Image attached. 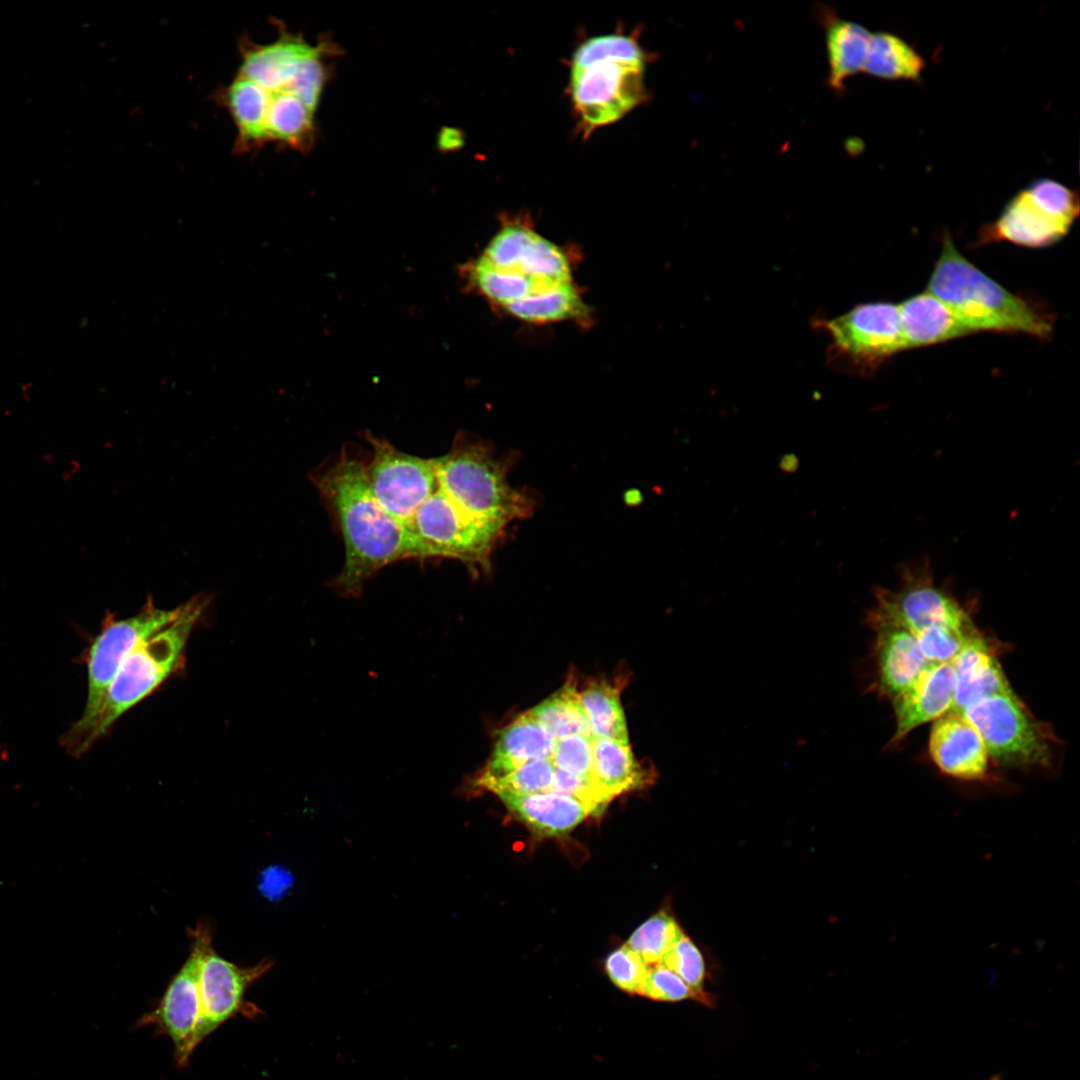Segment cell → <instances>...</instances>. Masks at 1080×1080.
I'll return each mask as SVG.
<instances>
[{"instance_id": "5bb4252c", "label": "cell", "mask_w": 1080, "mask_h": 1080, "mask_svg": "<svg viewBox=\"0 0 1080 1080\" xmlns=\"http://www.w3.org/2000/svg\"><path fill=\"white\" fill-rule=\"evenodd\" d=\"M198 949L195 944L186 962L169 982L157 1006L144 1014L136 1027L152 1026L154 1032L167 1036L174 1047L177 1066L185 1067L199 1046L197 1032Z\"/></svg>"}, {"instance_id": "e575fe53", "label": "cell", "mask_w": 1080, "mask_h": 1080, "mask_svg": "<svg viewBox=\"0 0 1080 1080\" xmlns=\"http://www.w3.org/2000/svg\"><path fill=\"white\" fill-rule=\"evenodd\" d=\"M658 964L676 973L696 993L701 992L705 978L704 958L686 935L668 950Z\"/></svg>"}, {"instance_id": "9c48e42d", "label": "cell", "mask_w": 1080, "mask_h": 1080, "mask_svg": "<svg viewBox=\"0 0 1080 1080\" xmlns=\"http://www.w3.org/2000/svg\"><path fill=\"white\" fill-rule=\"evenodd\" d=\"M410 529L429 558L453 559L482 573L491 570L492 554L505 533L466 513L439 488L417 509Z\"/></svg>"}, {"instance_id": "7402d4cb", "label": "cell", "mask_w": 1080, "mask_h": 1080, "mask_svg": "<svg viewBox=\"0 0 1080 1080\" xmlns=\"http://www.w3.org/2000/svg\"><path fill=\"white\" fill-rule=\"evenodd\" d=\"M555 739L526 712L498 733L485 767L475 777L473 786L500 778L521 765L540 758H550Z\"/></svg>"}, {"instance_id": "d6a6232c", "label": "cell", "mask_w": 1080, "mask_h": 1080, "mask_svg": "<svg viewBox=\"0 0 1080 1080\" xmlns=\"http://www.w3.org/2000/svg\"><path fill=\"white\" fill-rule=\"evenodd\" d=\"M555 766L550 758L529 761L510 773L475 785L494 794H534L550 791Z\"/></svg>"}, {"instance_id": "d4e9b609", "label": "cell", "mask_w": 1080, "mask_h": 1080, "mask_svg": "<svg viewBox=\"0 0 1080 1080\" xmlns=\"http://www.w3.org/2000/svg\"><path fill=\"white\" fill-rule=\"evenodd\" d=\"M649 777L634 758L629 744L594 738L592 778L610 800L642 787Z\"/></svg>"}, {"instance_id": "836d02e7", "label": "cell", "mask_w": 1080, "mask_h": 1080, "mask_svg": "<svg viewBox=\"0 0 1080 1080\" xmlns=\"http://www.w3.org/2000/svg\"><path fill=\"white\" fill-rule=\"evenodd\" d=\"M650 965L627 945L614 950L605 961V970L612 983L619 989L642 994Z\"/></svg>"}, {"instance_id": "8d00e7d4", "label": "cell", "mask_w": 1080, "mask_h": 1080, "mask_svg": "<svg viewBox=\"0 0 1080 1080\" xmlns=\"http://www.w3.org/2000/svg\"><path fill=\"white\" fill-rule=\"evenodd\" d=\"M657 1001H682L697 995L676 973L661 964L650 965L642 994Z\"/></svg>"}, {"instance_id": "9a60e30c", "label": "cell", "mask_w": 1080, "mask_h": 1080, "mask_svg": "<svg viewBox=\"0 0 1080 1080\" xmlns=\"http://www.w3.org/2000/svg\"><path fill=\"white\" fill-rule=\"evenodd\" d=\"M481 256L494 266L526 276L572 281L563 250L525 224L503 225Z\"/></svg>"}, {"instance_id": "277c9868", "label": "cell", "mask_w": 1080, "mask_h": 1080, "mask_svg": "<svg viewBox=\"0 0 1080 1080\" xmlns=\"http://www.w3.org/2000/svg\"><path fill=\"white\" fill-rule=\"evenodd\" d=\"M644 55L620 34L593 37L576 50L570 74L575 110L586 129L621 119L645 97Z\"/></svg>"}, {"instance_id": "44dd1931", "label": "cell", "mask_w": 1080, "mask_h": 1080, "mask_svg": "<svg viewBox=\"0 0 1080 1080\" xmlns=\"http://www.w3.org/2000/svg\"><path fill=\"white\" fill-rule=\"evenodd\" d=\"M954 670V711L1010 689L992 646L978 633L951 661Z\"/></svg>"}, {"instance_id": "4fadbf2b", "label": "cell", "mask_w": 1080, "mask_h": 1080, "mask_svg": "<svg viewBox=\"0 0 1080 1080\" xmlns=\"http://www.w3.org/2000/svg\"><path fill=\"white\" fill-rule=\"evenodd\" d=\"M832 350L861 371L878 368L896 353L906 350L898 305L870 302L824 323Z\"/></svg>"}, {"instance_id": "74e56055", "label": "cell", "mask_w": 1080, "mask_h": 1080, "mask_svg": "<svg viewBox=\"0 0 1080 1080\" xmlns=\"http://www.w3.org/2000/svg\"><path fill=\"white\" fill-rule=\"evenodd\" d=\"M324 79L325 72L320 61V54H318L304 62L283 91L299 98L314 112L319 102Z\"/></svg>"}, {"instance_id": "cb8c5ba5", "label": "cell", "mask_w": 1080, "mask_h": 1080, "mask_svg": "<svg viewBox=\"0 0 1080 1080\" xmlns=\"http://www.w3.org/2000/svg\"><path fill=\"white\" fill-rule=\"evenodd\" d=\"M823 23L829 63L828 84L840 92L847 78L862 72L871 33L858 23L831 14L823 15Z\"/></svg>"}, {"instance_id": "4316f807", "label": "cell", "mask_w": 1080, "mask_h": 1080, "mask_svg": "<svg viewBox=\"0 0 1080 1080\" xmlns=\"http://www.w3.org/2000/svg\"><path fill=\"white\" fill-rule=\"evenodd\" d=\"M924 59L900 37L871 33L862 72L885 80H919Z\"/></svg>"}, {"instance_id": "f35d334b", "label": "cell", "mask_w": 1080, "mask_h": 1080, "mask_svg": "<svg viewBox=\"0 0 1080 1080\" xmlns=\"http://www.w3.org/2000/svg\"><path fill=\"white\" fill-rule=\"evenodd\" d=\"M551 792L567 795L601 810L611 801L592 778L569 774L555 768Z\"/></svg>"}, {"instance_id": "e0dca14e", "label": "cell", "mask_w": 1080, "mask_h": 1080, "mask_svg": "<svg viewBox=\"0 0 1080 1080\" xmlns=\"http://www.w3.org/2000/svg\"><path fill=\"white\" fill-rule=\"evenodd\" d=\"M896 720L889 745H895L912 730L935 721L953 709L954 670L951 662L929 663L916 681L892 700Z\"/></svg>"}, {"instance_id": "8fae6325", "label": "cell", "mask_w": 1080, "mask_h": 1080, "mask_svg": "<svg viewBox=\"0 0 1080 1080\" xmlns=\"http://www.w3.org/2000/svg\"><path fill=\"white\" fill-rule=\"evenodd\" d=\"M365 440L371 447L365 475L374 498L410 529L417 509L438 489L433 459L408 454L370 432Z\"/></svg>"}, {"instance_id": "83f0119b", "label": "cell", "mask_w": 1080, "mask_h": 1080, "mask_svg": "<svg viewBox=\"0 0 1080 1080\" xmlns=\"http://www.w3.org/2000/svg\"><path fill=\"white\" fill-rule=\"evenodd\" d=\"M578 696L594 738L629 744L619 687L595 682Z\"/></svg>"}, {"instance_id": "3957f363", "label": "cell", "mask_w": 1080, "mask_h": 1080, "mask_svg": "<svg viewBox=\"0 0 1080 1080\" xmlns=\"http://www.w3.org/2000/svg\"><path fill=\"white\" fill-rule=\"evenodd\" d=\"M432 459L438 488L472 517L506 528L533 513V497L508 483L512 456H498L488 441L459 433L447 453Z\"/></svg>"}, {"instance_id": "484cf974", "label": "cell", "mask_w": 1080, "mask_h": 1080, "mask_svg": "<svg viewBox=\"0 0 1080 1080\" xmlns=\"http://www.w3.org/2000/svg\"><path fill=\"white\" fill-rule=\"evenodd\" d=\"M269 92L254 82L238 76L225 89L223 100L238 129L241 148L267 142L266 120Z\"/></svg>"}, {"instance_id": "ab89813d", "label": "cell", "mask_w": 1080, "mask_h": 1080, "mask_svg": "<svg viewBox=\"0 0 1080 1080\" xmlns=\"http://www.w3.org/2000/svg\"><path fill=\"white\" fill-rule=\"evenodd\" d=\"M779 466L782 471L793 473L799 468V459L795 454H785L780 459Z\"/></svg>"}, {"instance_id": "6da1fadb", "label": "cell", "mask_w": 1080, "mask_h": 1080, "mask_svg": "<svg viewBox=\"0 0 1080 1080\" xmlns=\"http://www.w3.org/2000/svg\"><path fill=\"white\" fill-rule=\"evenodd\" d=\"M311 482L344 544V564L332 582L342 596H359L365 583L387 565L429 559L419 538L388 514L374 498L365 475V457L344 447L313 470Z\"/></svg>"}, {"instance_id": "5b68a950", "label": "cell", "mask_w": 1080, "mask_h": 1080, "mask_svg": "<svg viewBox=\"0 0 1080 1080\" xmlns=\"http://www.w3.org/2000/svg\"><path fill=\"white\" fill-rule=\"evenodd\" d=\"M209 603L207 595L193 596L182 604L173 622L141 642L125 658L88 733L85 753L121 716L183 669L188 639Z\"/></svg>"}, {"instance_id": "ffe728a7", "label": "cell", "mask_w": 1080, "mask_h": 1080, "mask_svg": "<svg viewBox=\"0 0 1080 1080\" xmlns=\"http://www.w3.org/2000/svg\"><path fill=\"white\" fill-rule=\"evenodd\" d=\"M496 795L519 821L542 837H562L588 816L600 814L591 805L551 791Z\"/></svg>"}, {"instance_id": "d590c367", "label": "cell", "mask_w": 1080, "mask_h": 1080, "mask_svg": "<svg viewBox=\"0 0 1080 1080\" xmlns=\"http://www.w3.org/2000/svg\"><path fill=\"white\" fill-rule=\"evenodd\" d=\"M593 741L594 737L590 735H573L555 740L550 756L553 765L569 774L592 778Z\"/></svg>"}, {"instance_id": "2e32d148", "label": "cell", "mask_w": 1080, "mask_h": 1080, "mask_svg": "<svg viewBox=\"0 0 1080 1080\" xmlns=\"http://www.w3.org/2000/svg\"><path fill=\"white\" fill-rule=\"evenodd\" d=\"M929 753L938 769L947 776L965 781H977L986 776L989 756L984 742L960 712L951 710L934 721Z\"/></svg>"}, {"instance_id": "603a6c76", "label": "cell", "mask_w": 1080, "mask_h": 1080, "mask_svg": "<svg viewBox=\"0 0 1080 1080\" xmlns=\"http://www.w3.org/2000/svg\"><path fill=\"white\" fill-rule=\"evenodd\" d=\"M898 311L906 349L973 334L943 301L928 291L902 301Z\"/></svg>"}, {"instance_id": "ac0fdd59", "label": "cell", "mask_w": 1080, "mask_h": 1080, "mask_svg": "<svg viewBox=\"0 0 1080 1080\" xmlns=\"http://www.w3.org/2000/svg\"><path fill=\"white\" fill-rule=\"evenodd\" d=\"M869 628L875 633L872 688L892 701L916 681L929 662L911 632L887 625Z\"/></svg>"}, {"instance_id": "7c38bea8", "label": "cell", "mask_w": 1080, "mask_h": 1080, "mask_svg": "<svg viewBox=\"0 0 1080 1080\" xmlns=\"http://www.w3.org/2000/svg\"><path fill=\"white\" fill-rule=\"evenodd\" d=\"M874 595L875 603L865 617L868 627L893 626L916 636L933 624L969 615L955 598L936 586L926 564L904 567L897 589L877 588Z\"/></svg>"}, {"instance_id": "7a4b0ae2", "label": "cell", "mask_w": 1080, "mask_h": 1080, "mask_svg": "<svg viewBox=\"0 0 1080 1080\" xmlns=\"http://www.w3.org/2000/svg\"><path fill=\"white\" fill-rule=\"evenodd\" d=\"M928 292L943 301L973 332L1026 334L1047 339L1052 319L1024 298L1012 294L955 247L946 235L928 282Z\"/></svg>"}, {"instance_id": "1f68e13d", "label": "cell", "mask_w": 1080, "mask_h": 1080, "mask_svg": "<svg viewBox=\"0 0 1080 1080\" xmlns=\"http://www.w3.org/2000/svg\"><path fill=\"white\" fill-rule=\"evenodd\" d=\"M685 935L677 921L660 911L642 923L625 945L648 965L658 964L668 950Z\"/></svg>"}, {"instance_id": "f1b7e54d", "label": "cell", "mask_w": 1080, "mask_h": 1080, "mask_svg": "<svg viewBox=\"0 0 1080 1080\" xmlns=\"http://www.w3.org/2000/svg\"><path fill=\"white\" fill-rule=\"evenodd\" d=\"M578 694L567 683L527 713L555 740L573 735L593 736Z\"/></svg>"}, {"instance_id": "52a82bcc", "label": "cell", "mask_w": 1080, "mask_h": 1080, "mask_svg": "<svg viewBox=\"0 0 1080 1080\" xmlns=\"http://www.w3.org/2000/svg\"><path fill=\"white\" fill-rule=\"evenodd\" d=\"M977 730L988 756L1016 768H1049L1056 738L1012 688L987 696L960 712Z\"/></svg>"}, {"instance_id": "8992f818", "label": "cell", "mask_w": 1080, "mask_h": 1080, "mask_svg": "<svg viewBox=\"0 0 1080 1080\" xmlns=\"http://www.w3.org/2000/svg\"><path fill=\"white\" fill-rule=\"evenodd\" d=\"M181 609L182 604L173 609H162L148 599L131 617H105L101 631L87 653L88 691L84 711L60 741L71 756L78 758L84 754L88 733L122 662L141 642L173 622Z\"/></svg>"}, {"instance_id": "ba28073f", "label": "cell", "mask_w": 1080, "mask_h": 1080, "mask_svg": "<svg viewBox=\"0 0 1080 1080\" xmlns=\"http://www.w3.org/2000/svg\"><path fill=\"white\" fill-rule=\"evenodd\" d=\"M1079 215L1075 191L1051 179H1041L1015 195L997 220L979 231L978 244L1006 241L1043 248L1063 239Z\"/></svg>"}, {"instance_id": "30bf717a", "label": "cell", "mask_w": 1080, "mask_h": 1080, "mask_svg": "<svg viewBox=\"0 0 1080 1080\" xmlns=\"http://www.w3.org/2000/svg\"><path fill=\"white\" fill-rule=\"evenodd\" d=\"M191 935L198 949L197 1040L200 1045L221 1025L239 1014L248 1017L255 1015L258 1009L246 1003L245 994L270 969L272 962L266 959L253 966L240 967L214 951L206 926H197Z\"/></svg>"}, {"instance_id": "4dcf8cb0", "label": "cell", "mask_w": 1080, "mask_h": 1080, "mask_svg": "<svg viewBox=\"0 0 1080 1080\" xmlns=\"http://www.w3.org/2000/svg\"><path fill=\"white\" fill-rule=\"evenodd\" d=\"M979 632L969 615L933 624L916 635L920 652L929 663L951 662Z\"/></svg>"}, {"instance_id": "d6986e66", "label": "cell", "mask_w": 1080, "mask_h": 1080, "mask_svg": "<svg viewBox=\"0 0 1080 1080\" xmlns=\"http://www.w3.org/2000/svg\"><path fill=\"white\" fill-rule=\"evenodd\" d=\"M240 50L242 60L237 75L270 93L283 91L304 62L320 54L319 47L290 35L264 45L243 40Z\"/></svg>"}, {"instance_id": "f546056e", "label": "cell", "mask_w": 1080, "mask_h": 1080, "mask_svg": "<svg viewBox=\"0 0 1080 1080\" xmlns=\"http://www.w3.org/2000/svg\"><path fill=\"white\" fill-rule=\"evenodd\" d=\"M266 120L267 141L293 146L304 144L312 131L313 112L296 96L285 91L269 92Z\"/></svg>"}]
</instances>
